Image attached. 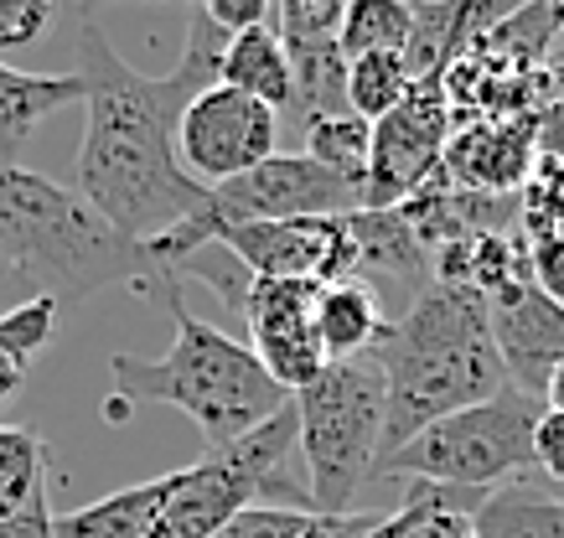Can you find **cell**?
<instances>
[{"mask_svg": "<svg viewBox=\"0 0 564 538\" xmlns=\"http://www.w3.org/2000/svg\"><path fill=\"white\" fill-rule=\"evenodd\" d=\"M223 47L228 36L203 17V6H192L182 63L166 78H145L109 47L99 21L78 11V78L88 84V124L73 182L88 208L140 249L166 239L207 202V187H197L176 161V124L197 94L218 84Z\"/></svg>", "mask_w": 564, "mask_h": 538, "instance_id": "6da1fadb", "label": "cell"}, {"mask_svg": "<svg viewBox=\"0 0 564 538\" xmlns=\"http://www.w3.org/2000/svg\"><path fill=\"white\" fill-rule=\"evenodd\" d=\"M145 296L172 316V348L161 358H135V352L109 358L115 394L104 399V415L115 425L130 419L135 404H172L203 430L207 451H218V446H234L249 430H259L264 419H274L291 404V394L259 367L249 342H234L213 321L192 316L176 275L155 279Z\"/></svg>", "mask_w": 564, "mask_h": 538, "instance_id": "7a4b0ae2", "label": "cell"}, {"mask_svg": "<svg viewBox=\"0 0 564 538\" xmlns=\"http://www.w3.org/2000/svg\"><path fill=\"white\" fill-rule=\"evenodd\" d=\"M383 373V455L410 446L435 419L471 409L508 388V367L497 358L487 296L466 285H435L399 316L383 342L368 352ZM378 455V461H383Z\"/></svg>", "mask_w": 564, "mask_h": 538, "instance_id": "3957f363", "label": "cell"}, {"mask_svg": "<svg viewBox=\"0 0 564 538\" xmlns=\"http://www.w3.org/2000/svg\"><path fill=\"white\" fill-rule=\"evenodd\" d=\"M0 260L52 300L94 296L109 285H135L145 296L155 279H166V270L104 223L78 191L11 161H0Z\"/></svg>", "mask_w": 564, "mask_h": 538, "instance_id": "277c9868", "label": "cell"}, {"mask_svg": "<svg viewBox=\"0 0 564 538\" xmlns=\"http://www.w3.org/2000/svg\"><path fill=\"white\" fill-rule=\"evenodd\" d=\"M295 451L306 455L311 513H358V492L373 482L383 455V373L373 358L326 363L291 394Z\"/></svg>", "mask_w": 564, "mask_h": 538, "instance_id": "5b68a950", "label": "cell"}, {"mask_svg": "<svg viewBox=\"0 0 564 538\" xmlns=\"http://www.w3.org/2000/svg\"><path fill=\"white\" fill-rule=\"evenodd\" d=\"M544 404L529 399L523 388H502L492 399L456 409L420 430L410 446L378 461L373 476H404V482L451 486V492H502L523 486L533 471V425Z\"/></svg>", "mask_w": 564, "mask_h": 538, "instance_id": "8992f818", "label": "cell"}, {"mask_svg": "<svg viewBox=\"0 0 564 538\" xmlns=\"http://www.w3.org/2000/svg\"><path fill=\"white\" fill-rule=\"evenodd\" d=\"M291 451H295V404H285L280 415L264 419L243 440L218 446L197 466L176 471V486L166 507L155 513L151 538H213L239 513H249L259 492L291 497L295 513H311L306 486L285 482V455Z\"/></svg>", "mask_w": 564, "mask_h": 538, "instance_id": "52a82bcc", "label": "cell"}, {"mask_svg": "<svg viewBox=\"0 0 564 538\" xmlns=\"http://www.w3.org/2000/svg\"><path fill=\"white\" fill-rule=\"evenodd\" d=\"M445 140H451V105L441 78H420L410 99L373 120L368 145V182H362V212H389L410 202L430 176L441 172Z\"/></svg>", "mask_w": 564, "mask_h": 538, "instance_id": "ba28073f", "label": "cell"}, {"mask_svg": "<svg viewBox=\"0 0 564 538\" xmlns=\"http://www.w3.org/2000/svg\"><path fill=\"white\" fill-rule=\"evenodd\" d=\"M274 135H280V114L264 109L259 99L239 88L213 84L197 94L176 124V161L197 187H223L234 176L254 172L274 156Z\"/></svg>", "mask_w": 564, "mask_h": 538, "instance_id": "9c48e42d", "label": "cell"}, {"mask_svg": "<svg viewBox=\"0 0 564 538\" xmlns=\"http://www.w3.org/2000/svg\"><path fill=\"white\" fill-rule=\"evenodd\" d=\"M207 243H223L254 279H311L337 285L358 275L347 218H291V223H228Z\"/></svg>", "mask_w": 564, "mask_h": 538, "instance_id": "30bf717a", "label": "cell"}, {"mask_svg": "<svg viewBox=\"0 0 564 538\" xmlns=\"http://www.w3.org/2000/svg\"><path fill=\"white\" fill-rule=\"evenodd\" d=\"M316 290L311 279H254L243 300L249 321V352L285 394H301L326 367L322 337H316Z\"/></svg>", "mask_w": 564, "mask_h": 538, "instance_id": "8fae6325", "label": "cell"}, {"mask_svg": "<svg viewBox=\"0 0 564 538\" xmlns=\"http://www.w3.org/2000/svg\"><path fill=\"white\" fill-rule=\"evenodd\" d=\"M533 166H539V114H492L451 124L441 176L466 191L518 197Z\"/></svg>", "mask_w": 564, "mask_h": 538, "instance_id": "7c38bea8", "label": "cell"}, {"mask_svg": "<svg viewBox=\"0 0 564 538\" xmlns=\"http://www.w3.org/2000/svg\"><path fill=\"white\" fill-rule=\"evenodd\" d=\"M487 316H492V342L508 367V383L544 404L549 373L554 363H564V306L539 296L533 279H518L487 300Z\"/></svg>", "mask_w": 564, "mask_h": 538, "instance_id": "4fadbf2b", "label": "cell"}, {"mask_svg": "<svg viewBox=\"0 0 564 538\" xmlns=\"http://www.w3.org/2000/svg\"><path fill=\"white\" fill-rule=\"evenodd\" d=\"M347 233H352V254H358V275L352 279L404 290V311H410L430 285V254L425 243L414 239V228L389 208V212H352Z\"/></svg>", "mask_w": 564, "mask_h": 538, "instance_id": "5bb4252c", "label": "cell"}, {"mask_svg": "<svg viewBox=\"0 0 564 538\" xmlns=\"http://www.w3.org/2000/svg\"><path fill=\"white\" fill-rule=\"evenodd\" d=\"M508 11L481 6V0H420L410 6V42H404V68L410 78H441L451 68V57L462 53L466 42H477L481 32H492Z\"/></svg>", "mask_w": 564, "mask_h": 538, "instance_id": "9a60e30c", "label": "cell"}, {"mask_svg": "<svg viewBox=\"0 0 564 538\" xmlns=\"http://www.w3.org/2000/svg\"><path fill=\"white\" fill-rule=\"evenodd\" d=\"M78 99H88V84L78 73H21L0 63V161L17 166L21 145L36 135V124Z\"/></svg>", "mask_w": 564, "mask_h": 538, "instance_id": "2e32d148", "label": "cell"}, {"mask_svg": "<svg viewBox=\"0 0 564 538\" xmlns=\"http://www.w3.org/2000/svg\"><path fill=\"white\" fill-rule=\"evenodd\" d=\"M393 321L378 306V290L362 279H337L316 290V337H322L326 363H352L383 342Z\"/></svg>", "mask_w": 564, "mask_h": 538, "instance_id": "e0dca14e", "label": "cell"}, {"mask_svg": "<svg viewBox=\"0 0 564 538\" xmlns=\"http://www.w3.org/2000/svg\"><path fill=\"white\" fill-rule=\"evenodd\" d=\"M176 486V471L135 482L124 492H109L99 503L73 507V513H52V538H151L155 513L166 507Z\"/></svg>", "mask_w": 564, "mask_h": 538, "instance_id": "ac0fdd59", "label": "cell"}, {"mask_svg": "<svg viewBox=\"0 0 564 538\" xmlns=\"http://www.w3.org/2000/svg\"><path fill=\"white\" fill-rule=\"evenodd\" d=\"M218 84L239 88V94L259 99V105L274 109V114H291L295 78H291V57H285V42L274 32V21L270 26H254V32H243V36H228L223 63H218Z\"/></svg>", "mask_w": 564, "mask_h": 538, "instance_id": "d6986e66", "label": "cell"}, {"mask_svg": "<svg viewBox=\"0 0 564 538\" xmlns=\"http://www.w3.org/2000/svg\"><path fill=\"white\" fill-rule=\"evenodd\" d=\"M291 57V78H295V99L291 114L301 124L332 120V114H352L347 109V57L337 42H285Z\"/></svg>", "mask_w": 564, "mask_h": 538, "instance_id": "ffe728a7", "label": "cell"}, {"mask_svg": "<svg viewBox=\"0 0 564 538\" xmlns=\"http://www.w3.org/2000/svg\"><path fill=\"white\" fill-rule=\"evenodd\" d=\"M477 538H564V503L533 497L529 486H502L471 518Z\"/></svg>", "mask_w": 564, "mask_h": 538, "instance_id": "44dd1931", "label": "cell"}, {"mask_svg": "<svg viewBox=\"0 0 564 538\" xmlns=\"http://www.w3.org/2000/svg\"><path fill=\"white\" fill-rule=\"evenodd\" d=\"M47 440L21 425H0V518H11L47 492Z\"/></svg>", "mask_w": 564, "mask_h": 538, "instance_id": "7402d4cb", "label": "cell"}, {"mask_svg": "<svg viewBox=\"0 0 564 538\" xmlns=\"http://www.w3.org/2000/svg\"><path fill=\"white\" fill-rule=\"evenodd\" d=\"M410 88H414V78L399 53H368V57H352V63H347V109L368 124L404 105Z\"/></svg>", "mask_w": 564, "mask_h": 538, "instance_id": "603a6c76", "label": "cell"}, {"mask_svg": "<svg viewBox=\"0 0 564 538\" xmlns=\"http://www.w3.org/2000/svg\"><path fill=\"white\" fill-rule=\"evenodd\" d=\"M410 42V6L404 0H352L337 32L343 57H368V53H404Z\"/></svg>", "mask_w": 564, "mask_h": 538, "instance_id": "cb8c5ba5", "label": "cell"}, {"mask_svg": "<svg viewBox=\"0 0 564 538\" xmlns=\"http://www.w3.org/2000/svg\"><path fill=\"white\" fill-rule=\"evenodd\" d=\"M368 145H373V124L358 114H332L306 130V156L322 161L326 172L347 176V182H368Z\"/></svg>", "mask_w": 564, "mask_h": 538, "instance_id": "d4e9b609", "label": "cell"}, {"mask_svg": "<svg viewBox=\"0 0 564 538\" xmlns=\"http://www.w3.org/2000/svg\"><path fill=\"white\" fill-rule=\"evenodd\" d=\"M518 239L523 243L564 239V166L560 161L539 156L529 182L518 187Z\"/></svg>", "mask_w": 564, "mask_h": 538, "instance_id": "484cf974", "label": "cell"}, {"mask_svg": "<svg viewBox=\"0 0 564 538\" xmlns=\"http://www.w3.org/2000/svg\"><path fill=\"white\" fill-rule=\"evenodd\" d=\"M52 321H57V300L52 296H32L0 316V352L11 358V367H21V373L32 367V358L47 348Z\"/></svg>", "mask_w": 564, "mask_h": 538, "instance_id": "4316f807", "label": "cell"}, {"mask_svg": "<svg viewBox=\"0 0 564 538\" xmlns=\"http://www.w3.org/2000/svg\"><path fill=\"white\" fill-rule=\"evenodd\" d=\"M347 17V0H285L274 6L280 42H337Z\"/></svg>", "mask_w": 564, "mask_h": 538, "instance_id": "83f0119b", "label": "cell"}, {"mask_svg": "<svg viewBox=\"0 0 564 538\" xmlns=\"http://www.w3.org/2000/svg\"><path fill=\"white\" fill-rule=\"evenodd\" d=\"M306 518L311 513H295V507H249L213 538H301Z\"/></svg>", "mask_w": 564, "mask_h": 538, "instance_id": "f1b7e54d", "label": "cell"}, {"mask_svg": "<svg viewBox=\"0 0 564 538\" xmlns=\"http://www.w3.org/2000/svg\"><path fill=\"white\" fill-rule=\"evenodd\" d=\"M47 21H52L47 0H0V53L36 42V36L47 32Z\"/></svg>", "mask_w": 564, "mask_h": 538, "instance_id": "f546056e", "label": "cell"}, {"mask_svg": "<svg viewBox=\"0 0 564 538\" xmlns=\"http://www.w3.org/2000/svg\"><path fill=\"white\" fill-rule=\"evenodd\" d=\"M197 6H203V17L213 21L223 36H243V32H254V26H270L274 21L270 0H197Z\"/></svg>", "mask_w": 564, "mask_h": 538, "instance_id": "4dcf8cb0", "label": "cell"}, {"mask_svg": "<svg viewBox=\"0 0 564 538\" xmlns=\"http://www.w3.org/2000/svg\"><path fill=\"white\" fill-rule=\"evenodd\" d=\"M529 279L544 300L564 306V239L529 243Z\"/></svg>", "mask_w": 564, "mask_h": 538, "instance_id": "1f68e13d", "label": "cell"}, {"mask_svg": "<svg viewBox=\"0 0 564 538\" xmlns=\"http://www.w3.org/2000/svg\"><path fill=\"white\" fill-rule=\"evenodd\" d=\"M533 471H544L549 482L564 486V415L544 409L533 425Z\"/></svg>", "mask_w": 564, "mask_h": 538, "instance_id": "d6a6232c", "label": "cell"}, {"mask_svg": "<svg viewBox=\"0 0 564 538\" xmlns=\"http://www.w3.org/2000/svg\"><path fill=\"white\" fill-rule=\"evenodd\" d=\"M0 538H52V507H47V492H36L32 503L0 518Z\"/></svg>", "mask_w": 564, "mask_h": 538, "instance_id": "836d02e7", "label": "cell"}, {"mask_svg": "<svg viewBox=\"0 0 564 538\" xmlns=\"http://www.w3.org/2000/svg\"><path fill=\"white\" fill-rule=\"evenodd\" d=\"M539 156L564 166V99H549L539 109Z\"/></svg>", "mask_w": 564, "mask_h": 538, "instance_id": "e575fe53", "label": "cell"}, {"mask_svg": "<svg viewBox=\"0 0 564 538\" xmlns=\"http://www.w3.org/2000/svg\"><path fill=\"white\" fill-rule=\"evenodd\" d=\"M32 296H36L32 285H26V279H21L6 260H0V316L11 311V306H21V300H32Z\"/></svg>", "mask_w": 564, "mask_h": 538, "instance_id": "d590c367", "label": "cell"}, {"mask_svg": "<svg viewBox=\"0 0 564 538\" xmlns=\"http://www.w3.org/2000/svg\"><path fill=\"white\" fill-rule=\"evenodd\" d=\"M544 78H549V99H564V21L554 32V47L544 57Z\"/></svg>", "mask_w": 564, "mask_h": 538, "instance_id": "8d00e7d4", "label": "cell"}, {"mask_svg": "<svg viewBox=\"0 0 564 538\" xmlns=\"http://www.w3.org/2000/svg\"><path fill=\"white\" fill-rule=\"evenodd\" d=\"M544 409H560L564 415V363H554V373L544 383Z\"/></svg>", "mask_w": 564, "mask_h": 538, "instance_id": "74e56055", "label": "cell"}, {"mask_svg": "<svg viewBox=\"0 0 564 538\" xmlns=\"http://www.w3.org/2000/svg\"><path fill=\"white\" fill-rule=\"evenodd\" d=\"M21 378H26V373H21V367H11V358L0 352V404H6V399H11V394H17V388H21Z\"/></svg>", "mask_w": 564, "mask_h": 538, "instance_id": "f35d334b", "label": "cell"}]
</instances>
